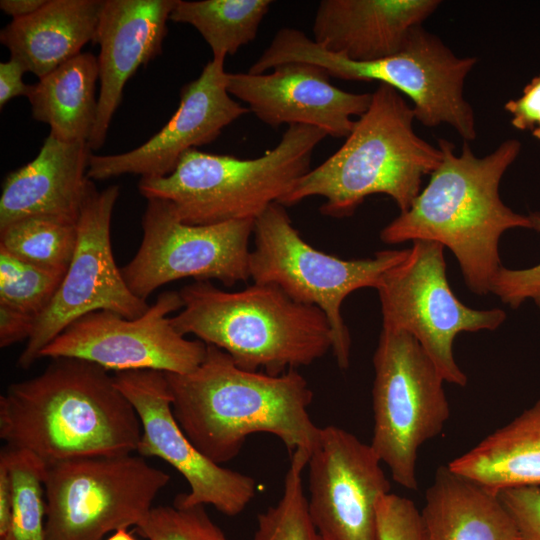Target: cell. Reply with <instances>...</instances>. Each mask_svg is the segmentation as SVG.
Instances as JSON below:
<instances>
[{
	"label": "cell",
	"instance_id": "6da1fadb",
	"mask_svg": "<svg viewBox=\"0 0 540 540\" xmlns=\"http://www.w3.org/2000/svg\"><path fill=\"white\" fill-rule=\"evenodd\" d=\"M139 416L114 376L92 362L53 358L38 376L0 397V438L46 466L137 451Z\"/></svg>",
	"mask_w": 540,
	"mask_h": 540
},
{
	"label": "cell",
	"instance_id": "7a4b0ae2",
	"mask_svg": "<svg viewBox=\"0 0 540 540\" xmlns=\"http://www.w3.org/2000/svg\"><path fill=\"white\" fill-rule=\"evenodd\" d=\"M164 374L175 419L212 462L222 466L233 460L255 433L276 436L290 454L302 449L310 455L320 427L308 411L313 392L297 369L277 376L248 371L207 344L195 370Z\"/></svg>",
	"mask_w": 540,
	"mask_h": 540
},
{
	"label": "cell",
	"instance_id": "3957f363",
	"mask_svg": "<svg viewBox=\"0 0 540 540\" xmlns=\"http://www.w3.org/2000/svg\"><path fill=\"white\" fill-rule=\"evenodd\" d=\"M442 160L409 209L380 232L386 244L434 241L456 257L466 286L477 295L491 293L501 268L498 244L513 228L533 229L529 215L516 213L499 195L500 181L521 151L517 139L503 141L477 157L464 141L459 154L439 139Z\"/></svg>",
	"mask_w": 540,
	"mask_h": 540
},
{
	"label": "cell",
	"instance_id": "277c9868",
	"mask_svg": "<svg viewBox=\"0 0 540 540\" xmlns=\"http://www.w3.org/2000/svg\"><path fill=\"white\" fill-rule=\"evenodd\" d=\"M415 114L401 93L379 84L371 103L343 145L322 164L308 171L279 204L295 205L320 196L325 216H351L372 194L391 197L400 213L421 191L422 179L438 167L442 151L413 128Z\"/></svg>",
	"mask_w": 540,
	"mask_h": 540
},
{
	"label": "cell",
	"instance_id": "5b68a950",
	"mask_svg": "<svg viewBox=\"0 0 540 540\" xmlns=\"http://www.w3.org/2000/svg\"><path fill=\"white\" fill-rule=\"evenodd\" d=\"M179 295L182 308L171 317L176 330L223 350L242 369L277 376L312 364L332 348L326 315L277 286L253 282L228 292L200 280Z\"/></svg>",
	"mask_w": 540,
	"mask_h": 540
},
{
	"label": "cell",
	"instance_id": "8992f818",
	"mask_svg": "<svg viewBox=\"0 0 540 540\" xmlns=\"http://www.w3.org/2000/svg\"><path fill=\"white\" fill-rule=\"evenodd\" d=\"M326 136L313 126L290 125L273 149L254 159L191 149L171 174L141 178L138 189L146 199L169 202L189 225L255 220L311 170L312 154Z\"/></svg>",
	"mask_w": 540,
	"mask_h": 540
},
{
	"label": "cell",
	"instance_id": "52a82bcc",
	"mask_svg": "<svg viewBox=\"0 0 540 540\" xmlns=\"http://www.w3.org/2000/svg\"><path fill=\"white\" fill-rule=\"evenodd\" d=\"M286 62L320 65L338 79L389 85L412 101L415 119L421 124H447L464 141L476 139L475 114L464 96V85L477 59L457 56L422 25L412 29L398 53L369 62L334 54L303 31L284 27L251 66V72L265 73Z\"/></svg>",
	"mask_w": 540,
	"mask_h": 540
},
{
	"label": "cell",
	"instance_id": "ba28073f",
	"mask_svg": "<svg viewBox=\"0 0 540 540\" xmlns=\"http://www.w3.org/2000/svg\"><path fill=\"white\" fill-rule=\"evenodd\" d=\"M253 236L252 281L277 286L294 301L318 307L330 324L336 362L347 369L351 337L341 312L345 298L361 288L376 289L382 275L403 261L408 249L383 250L366 259L338 258L307 243L279 203L255 219Z\"/></svg>",
	"mask_w": 540,
	"mask_h": 540
},
{
	"label": "cell",
	"instance_id": "9c48e42d",
	"mask_svg": "<svg viewBox=\"0 0 540 540\" xmlns=\"http://www.w3.org/2000/svg\"><path fill=\"white\" fill-rule=\"evenodd\" d=\"M373 366L370 446L393 481L416 490L419 449L442 432L450 416L445 381L419 342L404 331L382 328Z\"/></svg>",
	"mask_w": 540,
	"mask_h": 540
},
{
	"label": "cell",
	"instance_id": "30bf717a",
	"mask_svg": "<svg viewBox=\"0 0 540 540\" xmlns=\"http://www.w3.org/2000/svg\"><path fill=\"white\" fill-rule=\"evenodd\" d=\"M170 476L140 455L65 460L46 466V540H103L137 526Z\"/></svg>",
	"mask_w": 540,
	"mask_h": 540
},
{
	"label": "cell",
	"instance_id": "8fae6325",
	"mask_svg": "<svg viewBox=\"0 0 540 540\" xmlns=\"http://www.w3.org/2000/svg\"><path fill=\"white\" fill-rule=\"evenodd\" d=\"M376 290L382 328L412 335L444 381L461 387L467 377L453 355L455 337L493 331L506 319L502 309H473L455 296L446 275L444 246L434 241H413L405 259L382 275Z\"/></svg>",
	"mask_w": 540,
	"mask_h": 540
},
{
	"label": "cell",
	"instance_id": "7c38bea8",
	"mask_svg": "<svg viewBox=\"0 0 540 540\" xmlns=\"http://www.w3.org/2000/svg\"><path fill=\"white\" fill-rule=\"evenodd\" d=\"M254 221L189 225L169 202L147 199L140 247L120 268L124 281L143 300L162 285L183 278L215 279L229 287L246 282Z\"/></svg>",
	"mask_w": 540,
	"mask_h": 540
},
{
	"label": "cell",
	"instance_id": "4fadbf2b",
	"mask_svg": "<svg viewBox=\"0 0 540 540\" xmlns=\"http://www.w3.org/2000/svg\"><path fill=\"white\" fill-rule=\"evenodd\" d=\"M119 191L117 185L99 191L89 180L76 224L72 261L52 300L35 319L18 367L30 368L50 342L88 313L107 310L136 319L150 307L128 288L113 257L110 225Z\"/></svg>",
	"mask_w": 540,
	"mask_h": 540
},
{
	"label": "cell",
	"instance_id": "5bb4252c",
	"mask_svg": "<svg viewBox=\"0 0 540 540\" xmlns=\"http://www.w3.org/2000/svg\"><path fill=\"white\" fill-rule=\"evenodd\" d=\"M181 308L179 292L165 291L136 319L107 310L88 313L67 326L40 356L78 358L107 371L190 373L203 361L207 344L187 339L173 326L169 315Z\"/></svg>",
	"mask_w": 540,
	"mask_h": 540
},
{
	"label": "cell",
	"instance_id": "9a60e30c",
	"mask_svg": "<svg viewBox=\"0 0 540 540\" xmlns=\"http://www.w3.org/2000/svg\"><path fill=\"white\" fill-rule=\"evenodd\" d=\"M114 380L135 408L142 425L138 455L162 459L189 485V492L178 494L173 502L184 506L210 505L226 516L243 512L256 495V481L212 462L193 445L174 417L164 372L122 371L116 372Z\"/></svg>",
	"mask_w": 540,
	"mask_h": 540
},
{
	"label": "cell",
	"instance_id": "2e32d148",
	"mask_svg": "<svg viewBox=\"0 0 540 540\" xmlns=\"http://www.w3.org/2000/svg\"><path fill=\"white\" fill-rule=\"evenodd\" d=\"M370 444L335 425L320 427L310 452L307 508L323 540H381L377 502L390 482Z\"/></svg>",
	"mask_w": 540,
	"mask_h": 540
},
{
	"label": "cell",
	"instance_id": "e0dca14e",
	"mask_svg": "<svg viewBox=\"0 0 540 540\" xmlns=\"http://www.w3.org/2000/svg\"><path fill=\"white\" fill-rule=\"evenodd\" d=\"M224 62L225 58H212L197 79L181 88L177 110L145 143L121 154H92L88 178L105 180L123 174L165 177L187 151L215 141L225 127L249 113L227 90Z\"/></svg>",
	"mask_w": 540,
	"mask_h": 540
},
{
	"label": "cell",
	"instance_id": "ac0fdd59",
	"mask_svg": "<svg viewBox=\"0 0 540 540\" xmlns=\"http://www.w3.org/2000/svg\"><path fill=\"white\" fill-rule=\"evenodd\" d=\"M330 77L320 65L286 62L269 73H227V90L268 126L308 125L346 138L355 123L352 117L366 112L372 93L344 91Z\"/></svg>",
	"mask_w": 540,
	"mask_h": 540
},
{
	"label": "cell",
	"instance_id": "d6986e66",
	"mask_svg": "<svg viewBox=\"0 0 540 540\" xmlns=\"http://www.w3.org/2000/svg\"><path fill=\"white\" fill-rule=\"evenodd\" d=\"M177 0H104L93 44L100 81L97 119L88 145L99 149L137 69L162 53L167 22Z\"/></svg>",
	"mask_w": 540,
	"mask_h": 540
},
{
	"label": "cell",
	"instance_id": "ffe728a7",
	"mask_svg": "<svg viewBox=\"0 0 540 540\" xmlns=\"http://www.w3.org/2000/svg\"><path fill=\"white\" fill-rule=\"evenodd\" d=\"M91 148L50 134L38 155L7 174L0 197V229L29 217L76 224L85 197Z\"/></svg>",
	"mask_w": 540,
	"mask_h": 540
},
{
	"label": "cell",
	"instance_id": "44dd1931",
	"mask_svg": "<svg viewBox=\"0 0 540 540\" xmlns=\"http://www.w3.org/2000/svg\"><path fill=\"white\" fill-rule=\"evenodd\" d=\"M438 0H322L313 22L314 41L357 62L398 53L412 29L440 6Z\"/></svg>",
	"mask_w": 540,
	"mask_h": 540
},
{
	"label": "cell",
	"instance_id": "7402d4cb",
	"mask_svg": "<svg viewBox=\"0 0 540 540\" xmlns=\"http://www.w3.org/2000/svg\"><path fill=\"white\" fill-rule=\"evenodd\" d=\"M422 540H521L498 493L440 466L425 493Z\"/></svg>",
	"mask_w": 540,
	"mask_h": 540
},
{
	"label": "cell",
	"instance_id": "603a6c76",
	"mask_svg": "<svg viewBox=\"0 0 540 540\" xmlns=\"http://www.w3.org/2000/svg\"><path fill=\"white\" fill-rule=\"evenodd\" d=\"M104 0H47L35 13L0 32L10 57L39 79L93 42Z\"/></svg>",
	"mask_w": 540,
	"mask_h": 540
},
{
	"label": "cell",
	"instance_id": "cb8c5ba5",
	"mask_svg": "<svg viewBox=\"0 0 540 540\" xmlns=\"http://www.w3.org/2000/svg\"><path fill=\"white\" fill-rule=\"evenodd\" d=\"M447 466L496 493L540 486V400Z\"/></svg>",
	"mask_w": 540,
	"mask_h": 540
},
{
	"label": "cell",
	"instance_id": "d4e9b609",
	"mask_svg": "<svg viewBox=\"0 0 540 540\" xmlns=\"http://www.w3.org/2000/svg\"><path fill=\"white\" fill-rule=\"evenodd\" d=\"M97 58L82 52L30 85L32 117L65 142L88 143L98 112Z\"/></svg>",
	"mask_w": 540,
	"mask_h": 540
},
{
	"label": "cell",
	"instance_id": "484cf974",
	"mask_svg": "<svg viewBox=\"0 0 540 540\" xmlns=\"http://www.w3.org/2000/svg\"><path fill=\"white\" fill-rule=\"evenodd\" d=\"M270 0H177L170 20L193 26L213 57L226 58L253 41Z\"/></svg>",
	"mask_w": 540,
	"mask_h": 540
},
{
	"label": "cell",
	"instance_id": "4316f807",
	"mask_svg": "<svg viewBox=\"0 0 540 540\" xmlns=\"http://www.w3.org/2000/svg\"><path fill=\"white\" fill-rule=\"evenodd\" d=\"M76 224L25 218L0 229V248L38 267L66 274L77 245Z\"/></svg>",
	"mask_w": 540,
	"mask_h": 540
},
{
	"label": "cell",
	"instance_id": "83f0119b",
	"mask_svg": "<svg viewBox=\"0 0 540 540\" xmlns=\"http://www.w3.org/2000/svg\"><path fill=\"white\" fill-rule=\"evenodd\" d=\"M13 485V514L0 540H46V465L35 455L7 446L1 450Z\"/></svg>",
	"mask_w": 540,
	"mask_h": 540
},
{
	"label": "cell",
	"instance_id": "f1b7e54d",
	"mask_svg": "<svg viewBox=\"0 0 540 540\" xmlns=\"http://www.w3.org/2000/svg\"><path fill=\"white\" fill-rule=\"evenodd\" d=\"M308 458L309 453L302 449L290 454L282 496L258 514L253 540H323L307 508L303 471Z\"/></svg>",
	"mask_w": 540,
	"mask_h": 540
},
{
	"label": "cell",
	"instance_id": "f546056e",
	"mask_svg": "<svg viewBox=\"0 0 540 540\" xmlns=\"http://www.w3.org/2000/svg\"><path fill=\"white\" fill-rule=\"evenodd\" d=\"M65 274L21 260L0 248V303L37 318L47 307Z\"/></svg>",
	"mask_w": 540,
	"mask_h": 540
},
{
	"label": "cell",
	"instance_id": "4dcf8cb0",
	"mask_svg": "<svg viewBox=\"0 0 540 540\" xmlns=\"http://www.w3.org/2000/svg\"><path fill=\"white\" fill-rule=\"evenodd\" d=\"M135 528L146 540H228L201 505L153 507Z\"/></svg>",
	"mask_w": 540,
	"mask_h": 540
},
{
	"label": "cell",
	"instance_id": "1f68e13d",
	"mask_svg": "<svg viewBox=\"0 0 540 540\" xmlns=\"http://www.w3.org/2000/svg\"><path fill=\"white\" fill-rule=\"evenodd\" d=\"M532 228L540 232V212L529 214ZM491 293L513 309L531 299L540 308V263L526 269H508L503 266L497 272Z\"/></svg>",
	"mask_w": 540,
	"mask_h": 540
},
{
	"label": "cell",
	"instance_id": "d6a6232c",
	"mask_svg": "<svg viewBox=\"0 0 540 540\" xmlns=\"http://www.w3.org/2000/svg\"><path fill=\"white\" fill-rule=\"evenodd\" d=\"M381 540H422L419 510L408 498L394 493L377 502Z\"/></svg>",
	"mask_w": 540,
	"mask_h": 540
},
{
	"label": "cell",
	"instance_id": "836d02e7",
	"mask_svg": "<svg viewBox=\"0 0 540 540\" xmlns=\"http://www.w3.org/2000/svg\"><path fill=\"white\" fill-rule=\"evenodd\" d=\"M498 496L510 514L521 540H540V486L502 490Z\"/></svg>",
	"mask_w": 540,
	"mask_h": 540
},
{
	"label": "cell",
	"instance_id": "e575fe53",
	"mask_svg": "<svg viewBox=\"0 0 540 540\" xmlns=\"http://www.w3.org/2000/svg\"><path fill=\"white\" fill-rule=\"evenodd\" d=\"M511 115V124L518 130H530L540 141V75L534 77L523 89L522 95L505 103Z\"/></svg>",
	"mask_w": 540,
	"mask_h": 540
},
{
	"label": "cell",
	"instance_id": "d590c367",
	"mask_svg": "<svg viewBox=\"0 0 540 540\" xmlns=\"http://www.w3.org/2000/svg\"><path fill=\"white\" fill-rule=\"evenodd\" d=\"M35 317L0 303V347L5 348L29 339L35 326Z\"/></svg>",
	"mask_w": 540,
	"mask_h": 540
},
{
	"label": "cell",
	"instance_id": "8d00e7d4",
	"mask_svg": "<svg viewBox=\"0 0 540 540\" xmlns=\"http://www.w3.org/2000/svg\"><path fill=\"white\" fill-rule=\"evenodd\" d=\"M26 72L23 65L10 57L8 61L0 63V107L17 96H27L30 85L23 81Z\"/></svg>",
	"mask_w": 540,
	"mask_h": 540
},
{
	"label": "cell",
	"instance_id": "74e56055",
	"mask_svg": "<svg viewBox=\"0 0 540 540\" xmlns=\"http://www.w3.org/2000/svg\"><path fill=\"white\" fill-rule=\"evenodd\" d=\"M13 514V485L6 461L0 457V537L11 523Z\"/></svg>",
	"mask_w": 540,
	"mask_h": 540
},
{
	"label": "cell",
	"instance_id": "f35d334b",
	"mask_svg": "<svg viewBox=\"0 0 540 540\" xmlns=\"http://www.w3.org/2000/svg\"><path fill=\"white\" fill-rule=\"evenodd\" d=\"M47 0H1V10L13 19L27 17L38 11Z\"/></svg>",
	"mask_w": 540,
	"mask_h": 540
},
{
	"label": "cell",
	"instance_id": "ab89813d",
	"mask_svg": "<svg viewBox=\"0 0 540 540\" xmlns=\"http://www.w3.org/2000/svg\"><path fill=\"white\" fill-rule=\"evenodd\" d=\"M106 540H136L134 536L127 531V529H119L115 531Z\"/></svg>",
	"mask_w": 540,
	"mask_h": 540
}]
</instances>
